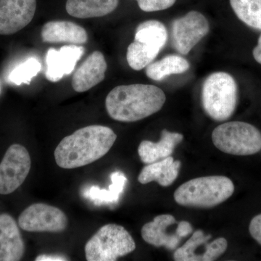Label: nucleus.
<instances>
[{"label":"nucleus","instance_id":"obj_1","mask_svg":"<svg viewBox=\"0 0 261 261\" xmlns=\"http://www.w3.org/2000/svg\"><path fill=\"white\" fill-rule=\"evenodd\" d=\"M116 139L109 127H84L62 140L55 150V159L58 166L64 169L87 166L106 155Z\"/></svg>","mask_w":261,"mask_h":261},{"label":"nucleus","instance_id":"obj_2","mask_svg":"<svg viewBox=\"0 0 261 261\" xmlns=\"http://www.w3.org/2000/svg\"><path fill=\"white\" fill-rule=\"evenodd\" d=\"M166 100L164 92L156 86L130 84L113 89L106 97V107L113 119L129 123L159 112Z\"/></svg>","mask_w":261,"mask_h":261},{"label":"nucleus","instance_id":"obj_3","mask_svg":"<svg viewBox=\"0 0 261 261\" xmlns=\"http://www.w3.org/2000/svg\"><path fill=\"white\" fill-rule=\"evenodd\" d=\"M234 185L224 176L195 178L185 182L174 192L176 203L185 207L211 208L231 197Z\"/></svg>","mask_w":261,"mask_h":261},{"label":"nucleus","instance_id":"obj_4","mask_svg":"<svg viewBox=\"0 0 261 261\" xmlns=\"http://www.w3.org/2000/svg\"><path fill=\"white\" fill-rule=\"evenodd\" d=\"M238 87L232 75L215 72L202 84L201 102L206 114L216 121L231 118L238 106Z\"/></svg>","mask_w":261,"mask_h":261},{"label":"nucleus","instance_id":"obj_5","mask_svg":"<svg viewBox=\"0 0 261 261\" xmlns=\"http://www.w3.org/2000/svg\"><path fill=\"white\" fill-rule=\"evenodd\" d=\"M136 249L132 235L122 226L108 224L99 228L85 245L88 261H115Z\"/></svg>","mask_w":261,"mask_h":261},{"label":"nucleus","instance_id":"obj_6","mask_svg":"<svg viewBox=\"0 0 261 261\" xmlns=\"http://www.w3.org/2000/svg\"><path fill=\"white\" fill-rule=\"evenodd\" d=\"M212 141L216 148L233 155H252L261 151V132L246 122L219 125L213 132Z\"/></svg>","mask_w":261,"mask_h":261},{"label":"nucleus","instance_id":"obj_7","mask_svg":"<svg viewBox=\"0 0 261 261\" xmlns=\"http://www.w3.org/2000/svg\"><path fill=\"white\" fill-rule=\"evenodd\" d=\"M193 228L190 222L176 221L170 214L156 216L153 221L142 226V238L146 243L156 247H166L167 250L177 248L182 239L191 234Z\"/></svg>","mask_w":261,"mask_h":261},{"label":"nucleus","instance_id":"obj_8","mask_svg":"<svg viewBox=\"0 0 261 261\" xmlns=\"http://www.w3.org/2000/svg\"><path fill=\"white\" fill-rule=\"evenodd\" d=\"M210 31L207 18L197 11H190L173 20L171 39L173 48L181 55H188Z\"/></svg>","mask_w":261,"mask_h":261},{"label":"nucleus","instance_id":"obj_9","mask_svg":"<svg viewBox=\"0 0 261 261\" xmlns=\"http://www.w3.org/2000/svg\"><path fill=\"white\" fill-rule=\"evenodd\" d=\"M31 165L30 154L23 146H10L0 163V195H9L21 186L28 176Z\"/></svg>","mask_w":261,"mask_h":261},{"label":"nucleus","instance_id":"obj_10","mask_svg":"<svg viewBox=\"0 0 261 261\" xmlns=\"http://www.w3.org/2000/svg\"><path fill=\"white\" fill-rule=\"evenodd\" d=\"M68 224V218L63 211L44 203L29 206L18 218L20 228L31 232H61Z\"/></svg>","mask_w":261,"mask_h":261},{"label":"nucleus","instance_id":"obj_11","mask_svg":"<svg viewBox=\"0 0 261 261\" xmlns=\"http://www.w3.org/2000/svg\"><path fill=\"white\" fill-rule=\"evenodd\" d=\"M211 234H205L197 230L183 246L176 249L173 258L176 261H213L219 258L227 250V240L224 238L216 239L211 243Z\"/></svg>","mask_w":261,"mask_h":261},{"label":"nucleus","instance_id":"obj_12","mask_svg":"<svg viewBox=\"0 0 261 261\" xmlns=\"http://www.w3.org/2000/svg\"><path fill=\"white\" fill-rule=\"evenodd\" d=\"M37 0H0V34L11 35L32 22Z\"/></svg>","mask_w":261,"mask_h":261},{"label":"nucleus","instance_id":"obj_13","mask_svg":"<svg viewBox=\"0 0 261 261\" xmlns=\"http://www.w3.org/2000/svg\"><path fill=\"white\" fill-rule=\"evenodd\" d=\"M84 48L75 44L63 46L60 50L50 48L46 55V78L51 82H58L75 69L77 62L83 56Z\"/></svg>","mask_w":261,"mask_h":261},{"label":"nucleus","instance_id":"obj_14","mask_svg":"<svg viewBox=\"0 0 261 261\" xmlns=\"http://www.w3.org/2000/svg\"><path fill=\"white\" fill-rule=\"evenodd\" d=\"M107 68L102 53L93 51L75 70L72 79V87L77 92H87L104 80Z\"/></svg>","mask_w":261,"mask_h":261},{"label":"nucleus","instance_id":"obj_15","mask_svg":"<svg viewBox=\"0 0 261 261\" xmlns=\"http://www.w3.org/2000/svg\"><path fill=\"white\" fill-rule=\"evenodd\" d=\"M25 245L15 220L8 214L0 215V261H18Z\"/></svg>","mask_w":261,"mask_h":261},{"label":"nucleus","instance_id":"obj_16","mask_svg":"<svg viewBox=\"0 0 261 261\" xmlns=\"http://www.w3.org/2000/svg\"><path fill=\"white\" fill-rule=\"evenodd\" d=\"M41 37L47 43L82 44L88 41V34L83 27L65 20L47 22L43 25Z\"/></svg>","mask_w":261,"mask_h":261},{"label":"nucleus","instance_id":"obj_17","mask_svg":"<svg viewBox=\"0 0 261 261\" xmlns=\"http://www.w3.org/2000/svg\"><path fill=\"white\" fill-rule=\"evenodd\" d=\"M183 139L184 136L181 134L163 130L159 142L148 140L141 142L138 147L141 161L145 164H150L169 157L173 154L175 147L181 143Z\"/></svg>","mask_w":261,"mask_h":261},{"label":"nucleus","instance_id":"obj_18","mask_svg":"<svg viewBox=\"0 0 261 261\" xmlns=\"http://www.w3.org/2000/svg\"><path fill=\"white\" fill-rule=\"evenodd\" d=\"M181 165V161H174L171 156L147 164L141 171L138 181L142 185L156 181L162 187L171 186L178 177Z\"/></svg>","mask_w":261,"mask_h":261},{"label":"nucleus","instance_id":"obj_19","mask_svg":"<svg viewBox=\"0 0 261 261\" xmlns=\"http://www.w3.org/2000/svg\"><path fill=\"white\" fill-rule=\"evenodd\" d=\"M119 0H67V13L77 18H99L116 9Z\"/></svg>","mask_w":261,"mask_h":261},{"label":"nucleus","instance_id":"obj_20","mask_svg":"<svg viewBox=\"0 0 261 261\" xmlns=\"http://www.w3.org/2000/svg\"><path fill=\"white\" fill-rule=\"evenodd\" d=\"M111 178L112 184L110 185L109 190L92 186L86 190L84 193V197L97 205L116 204L124 190L127 178L121 171H115L111 174Z\"/></svg>","mask_w":261,"mask_h":261},{"label":"nucleus","instance_id":"obj_21","mask_svg":"<svg viewBox=\"0 0 261 261\" xmlns=\"http://www.w3.org/2000/svg\"><path fill=\"white\" fill-rule=\"evenodd\" d=\"M190 68V63L183 57L170 55L147 65L146 75L150 80L161 82L169 75L185 73Z\"/></svg>","mask_w":261,"mask_h":261},{"label":"nucleus","instance_id":"obj_22","mask_svg":"<svg viewBox=\"0 0 261 261\" xmlns=\"http://www.w3.org/2000/svg\"><path fill=\"white\" fill-rule=\"evenodd\" d=\"M167 39V29L159 20H146L136 29L135 41L160 51L166 45Z\"/></svg>","mask_w":261,"mask_h":261},{"label":"nucleus","instance_id":"obj_23","mask_svg":"<svg viewBox=\"0 0 261 261\" xmlns=\"http://www.w3.org/2000/svg\"><path fill=\"white\" fill-rule=\"evenodd\" d=\"M238 18L250 28L261 30V0H230Z\"/></svg>","mask_w":261,"mask_h":261},{"label":"nucleus","instance_id":"obj_24","mask_svg":"<svg viewBox=\"0 0 261 261\" xmlns=\"http://www.w3.org/2000/svg\"><path fill=\"white\" fill-rule=\"evenodd\" d=\"M160 50L134 41L127 48L126 59L132 69L141 70L152 63Z\"/></svg>","mask_w":261,"mask_h":261},{"label":"nucleus","instance_id":"obj_25","mask_svg":"<svg viewBox=\"0 0 261 261\" xmlns=\"http://www.w3.org/2000/svg\"><path fill=\"white\" fill-rule=\"evenodd\" d=\"M42 64L36 58H29L27 61L15 67L8 76V80L15 85L30 84L32 79L40 72Z\"/></svg>","mask_w":261,"mask_h":261},{"label":"nucleus","instance_id":"obj_26","mask_svg":"<svg viewBox=\"0 0 261 261\" xmlns=\"http://www.w3.org/2000/svg\"><path fill=\"white\" fill-rule=\"evenodd\" d=\"M142 11H161L171 8L176 3V0H136Z\"/></svg>","mask_w":261,"mask_h":261},{"label":"nucleus","instance_id":"obj_27","mask_svg":"<svg viewBox=\"0 0 261 261\" xmlns=\"http://www.w3.org/2000/svg\"><path fill=\"white\" fill-rule=\"evenodd\" d=\"M249 231L252 238L261 245V214L251 220L249 226Z\"/></svg>","mask_w":261,"mask_h":261},{"label":"nucleus","instance_id":"obj_28","mask_svg":"<svg viewBox=\"0 0 261 261\" xmlns=\"http://www.w3.org/2000/svg\"><path fill=\"white\" fill-rule=\"evenodd\" d=\"M36 261H63L68 260V259L61 255H41L37 257Z\"/></svg>","mask_w":261,"mask_h":261},{"label":"nucleus","instance_id":"obj_29","mask_svg":"<svg viewBox=\"0 0 261 261\" xmlns=\"http://www.w3.org/2000/svg\"><path fill=\"white\" fill-rule=\"evenodd\" d=\"M252 56H253L255 61L261 65V34L257 40V45L254 48L253 51H252Z\"/></svg>","mask_w":261,"mask_h":261}]
</instances>
